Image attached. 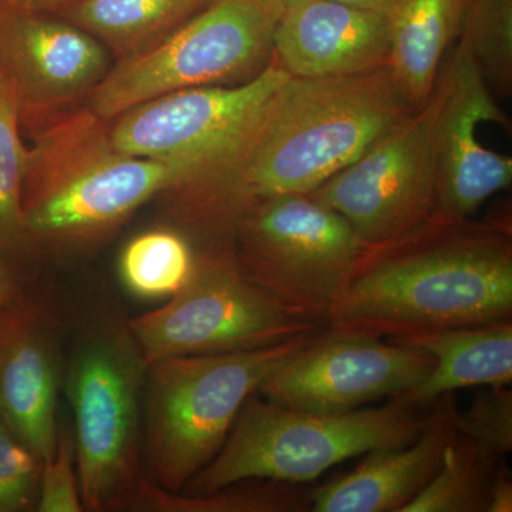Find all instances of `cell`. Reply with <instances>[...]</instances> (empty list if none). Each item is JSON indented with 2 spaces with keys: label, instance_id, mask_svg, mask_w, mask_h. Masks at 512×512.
<instances>
[{
  "label": "cell",
  "instance_id": "1",
  "mask_svg": "<svg viewBox=\"0 0 512 512\" xmlns=\"http://www.w3.org/2000/svg\"><path fill=\"white\" fill-rule=\"evenodd\" d=\"M413 113L387 66L349 76H289L237 153L175 194V215L204 244L229 242L255 202L309 194Z\"/></svg>",
  "mask_w": 512,
  "mask_h": 512
},
{
  "label": "cell",
  "instance_id": "2",
  "mask_svg": "<svg viewBox=\"0 0 512 512\" xmlns=\"http://www.w3.org/2000/svg\"><path fill=\"white\" fill-rule=\"evenodd\" d=\"M511 319L510 220L434 214L365 249L326 329L394 339Z\"/></svg>",
  "mask_w": 512,
  "mask_h": 512
},
{
  "label": "cell",
  "instance_id": "3",
  "mask_svg": "<svg viewBox=\"0 0 512 512\" xmlns=\"http://www.w3.org/2000/svg\"><path fill=\"white\" fill-rule=\"evenodd\" d=\"M433 406L394 396L384 406L323 414L286 409L252 394L217 456L180 493L211 494L248 480L311 483L349 458L410 443L429 424Z\"/></svg>",
  "mask_w": 512,
  "mask_h": 512
},
{
  "label": "cell",
  "instance_id": "4",
  "mask_svg": "<svg viewBox=\"0 0 512 512\" xmlns=\"http://www.w3.org/2000/svg\"><path fill=\"white\" fill-rule=\"evenodd\" d=\"M323 329L264 348L150 363L146 454L151 483L180 493L217 456L249 397Z\"/></svg>",
  "mask_w": 512,
  "mask_h": 512
},
{
  "label": "cell",
  "instance_id": "5",
  "mask_svg": "<svg viewBox=\"0 0 512 512\" xmlns=\"http://www.w3.org/2000/svg\"><path fill=\"white\" fill-rule=\"evenodd\" d=\"M92 111L45 131L23 184L26 231L52 241L92 237L161 191H175V165L114 150Z\"/></svg>",
  "mask_w": 512,
  "mask_h": 512
},
{
  "label": "cell",
  "instance_id": "6",
  "mask_svg": "<svg viewBox=\"0 0 512 512\" xmlns=\"http://www.w3.org/2000/svg\"><path fill=\"white\" fill-rule=\"evenodd\" d=\"M284 6V0H212L156 45L121 59L90 94L89 110L116 120L164 94L255 79L272 62Z\"/></svg>",
  "mask_w": 512,
  "mask_h": 512
},
{
  "label": "cell",
  "instance_id": "7",
  "mask_svg": "<svg viewBox=\"0 0 512 512\" xmlns=\"http://www.w3.org/2000/svg\"><path fill=\"white\" fill-rule=\"evenodd\" d=\"M242 274L285 311L326 328L367 248L338 212L309 194L255 202L232 229Z\"/></svg>",
  "mask_w": 512,
  "mask_h": 512
},
{
  "label": "cell",
  "instance_id": "8",
  "mask_svg": "<svg viewBox=\"0 0 512 512\" xmlns=\"http://www.w3.org/2000/svg\"><path fill=\"white\" fill-rule=\"evenodd\" d=\"M325 326L305 322L242 274L231 244L202 245L183 288L128 325L146 366L167 357L276 345Z\"/></svg>",
  "mask_w": 512,
  "mask_h": 512
},
{
  "label": "cell",
  "instance_id": "9",
  "mask_svg": "<svg viewBox=\"0 0 512 512\" xmlns=\"http://www.w3.org/2000/svg\"><path fill=\"white\" fill-rule=\"evenodd\" d=\"M146 363L130 330L84 339L67 373L77 477L86 511L130 507L138 476V400Z\"/></svg>",
  "mask_w": 512,
  "mask_h": 512
},
{
  "label": "cell",
  "instance_id": "10",
  "mask_svg": "<svg viewBox=\"0 0 512 512\" xmlns=\"http://www.w3.org/2000/svg\"><path fill=\"white\" fill-rule=\"evenodd\" d=\"M289 76L271 62L247 83L194 87L148 100L117 117L111 146L126 156L175 165L184 183L174 194L188 190L237 153Z\"/></svg>",
  "mask_w": 512,
  "mask_h": 512
},
{
  "label": "cell",
  "instance_id": "11",
  "mask_svg": "<svg viewBox=\"0 0 512 512\" xmlns=\"http://www.w3.org/2000/svg\"><path fill=\"white\" fill-rule=\"evenodd\" d=\"M437 97L309 195L338 212L366 247L402 237L436 214Z\"/></svg>",
  "mask_w": 512,
  "mask_h": 512
},
{
  "label": "cell",
  "instance_id": "12",
  "mask_svg": "<svg viewBox=\"0 0 512 512\" xmlns=\"http://www.w3.org/2000/svg\"><path fill=\"white\" fill-rule=\"evenodd\" d=\"M434 365V357L424 350L325 328L256 393L299 412H353L363 404L409 392Z\"/></svg>",
  "mask_w": 512,
  "mask_h": 512
},
{
  "label": "cell",
  "instance_id": "13",
  "mask_svg": "<svg viewBox=\"0 0 512 512\" xmlns=\"http://www.w3.org/2000/svg\"><path fill=\"white\" fill-rule=\"evenodd\" d=\"M433 90L436 214L470 218L491 195L512 183L511 157L487 150L476 136L478 124L485 121L507 127V116L461 39L441 64Z\"/></svg>",
  "mask_w": 512,
  "mask_h": 512
},
{
  "label": "cell",
  "instance_id": "14",
  "mask_svg": "<svg viewBox=\"0 0 512 512\" xmlns=\"http://www.w3.org/2000/svg\"><path fill=\"white\" fill-rule=\"evenodd\" d=\"M0 63L18 94L20 123L42 128L92 94L109 72L99 40L72 23L0 2Z\"/></svg>",
  "mask_w": 512,
  "mask_h": 512
},
{
  "label": "cell",
  "instance_id": "15",
  "mask_svg": "<svg viewBox=\"0 0 512 512\" xmlns=\"http://www.w3.org/2000/svg\"><path fill=\"white\" fill-rule=\"evenodd\" d=\"M387 18L338 0H285L272 62L293 77H335L389 64Z\"/></svg>",
  "mask_w": 512,
  "mask_h": 512
},
{
  "label": "cell",
  "instance_id": "16",
  "mask_svg": "<svg viewBox=\"0 0 512 512\" xmlns=\"http://www.w3.org/2000/svg\"><path fill=\"white\" fill-rule=\"evenodd\" d=\"M456 392L434 402L433 416L404 446L367 453L345 476L312 488L313 512H402L439 471L444 451L456 436Z\"/></svg>",
  "mask_w": 512,
  "mask_h": 512
},
{
  "label": "cell",
  "instance_id": "17",
  "mask_svg": "<svg viewBox=\"0 0 512 512\" xmlns=\"http://www.w3.org/2000/svg\"><path fill=\"white\" fill-rule=\"evenodd\" d=\"M59 362L49 323L22 318L0 326V417L40 463L53 457Z\"/></svg>",
  "mask_w": 512,
  "mask_h": 512
},
{
  "label": "cell",
  "instance_id": "18",
  "mask_svg": "<svg viewBox=\"0 0 512 512\" xmlns=\"http://www.w3.org/2000/svg\"><path fill=\"white\" fill-rule=\"evenodd\" d=\"M392 342L424 350L436 362L423 382L399 394L406 402L431 406L443 394L458 389L511 384L512 320L404 336Z\"/></svg>",
  "mask_w": 512,
  "mask_h": 512
},
{
  "label": "cell",
  "instance_id": "19",
  "mask_svg": "<svg viewBox=\"0 0 512 512\" xmlns=\"http://www.w3.org/2000/svg\"><path fill=\"white\" fill-rule=\"evenodd\" d=\"M467 0H397L387 13L389 67L414 110L429 101L447 50L460 36Z\"/></svg>",
  "mask_w": 512,
  "mask_h": 512
},
{
  "label": "cell",
  "instance_id": "20",
  "mask_svg": "<svg viewBox=\"0 0 512 512\" xmlns=\"http://www.w3.org/2000/svg\"><path fill=\"white\" fill-rule=\"evenodd\" d=\"M212 0H76L63 15L126 59L156 45Z\"/></svg>",
  "mask_w": 512,
  "mask_h": 512
},
{
  "label": "cell",
  "instance_id": "21",
  "mask_svg": "<svg viewBox=\"0 0 512 512\" xmlns=\"http://www.w3.org/2000/svg\"><path fill=\"white\" fill-rule=\"evenodd\" d=\"M264 484L228 485L215 493H168L141 478L130 507L153 512H302L311 511L312 488L265 480Z\"/></svg>",
  "mask_w": 512,
  "mask_h": 512
},
{
  "label": "cell",
  "instance_id": "22",
  "mask_svg": "<svg viewBox=\"0 0 512 512\" xmlns=\"http://www.w3.org/2000/svg\"><path fill=\"white\" fill-rule=\"evenodd\" d=\"M498 464L481 456L456 433L444 451L439 471L402 512H487Z\"/></svg>",
  "mask_w": 512,
  "mask_h": 512
},
{
  "label": "cell",
  "instance_id": "23",
  "mask_svg": "<svg viewBox=\"0 0 512 512\" xmlns=\"http://www.w3.org/2000/svg\"><path fill=\"white\" fill-rule=\"evenodd\" d=\"M194 249L178 232L157 229L128 242L120 274L128 291L140 298H171L190 278Z\"/></svg>",
  "mask_w": 512,
  "mask_h": 512
},
{
  "label": "cell",
  "instance_id": "24",
  "mask_svg": "<svg viewBox=\"0 0 512 512\" xmlns=\"http://www.w3.org/2000/svg\"><path fill=\"white\" fill-rule=\"evenodd\" d=\"M461 40L466 43L491 94L512 92V0H467Z\"/></svg>",
  "mask_w": 512,
  "mask_h": 512
},
{
  "label": "cell",
  "instance_id": "25",
  "mask_svg": "<svg viewBox=\"0 0 512 512\" xmlns=\"http://www.w3.org/2000/svg\"><path fill=\"white\" fill-rule=\"evenodd\" d=\"M20 124L15 83L0 63V244H10L28 232L22 201L28 153Z\"/></svg>",
  "mask_w": 512,
  "mask_h": 512
},
{
  "label": "cell",
  "instance_id": "26",
  "mask_svg": "<svg viewBox=\"0 0 512 512\" xmlns=\"http://www.w3.org/2000/svg\"><path fill=\"white\" fill-rule=\"evenodd\" d=\"M458 436L493 463L512 451V392L510 386H484L470 406L454 417Z\"/></svg>",
  "mask_w": 512,
  "mask_h": 512
},
{
  "label": "cell",
  "instance_id": "27",
  "mask_svg": "<svg viewBox=\"0 0 512 512\" xmlns=\"http://www.w3.org/2000/svg\"><path fill=\"white\" fill-rule=\"evenodd\" d=\"M39 464L0 417V512L29 510L39 484Z\"/></svg>",
  "mask_w": 512,
  "mask_h": 512
},
{
  "label": "cell",
  "instance_id": "28",
  "mask_svg": "<svg viewBox=\"0 0 512 512\" xmlns=\"http://www.w3.org/2000/svg\"><path fill=\"white\" fill-rule=\"evenodd\" d=\"M74 443L69 433L59 434L52 458L42 463L39 477V512H82L79 477L74 470Z\"/></svg>",
  "mask_w": 512,
  "mask_h": 512
},
{
  "label": "cell",
  "instance_id": "29",
  "mask_svg": "<svg viewBox=\"0 0 512 512\" xmlns=\"http://www.w3.org/2000/svg\"><path fill=\"white\" fill-rule=\"evenodd\" d=\"M512 511V477L507 458L500 461L491 481L487 512Z\"/></svg>",
  "mask_w": 512,
  "mask_h": 512
},
{
  "label": "cell",
  "instance_id": "30",
  "mask_svg": "<svg viewBox=\"0 0 512 512\" xmlns=\"http://www.w3.org/2000/svg\"><path fill=\"white\" fill-rule=\"evenodd\" d=\"M73 2L76 0H2L3 5L10 9L30 13L57 12Z\"/></svg>",
  "mask_w": 512,
  "mask_h": 512
},
{
  "label": "cell",
  "instance_id": "31",
  "mask_svg": "<svg viewBox=\"0 0 512 512\" xmlns=\"http://www.w3.org/2000/svg\"><path fill=\"white\" fill-rule=\"evenodd\" d=\"M338 2L348 3V5L356 6L373 12L382 13L386 16L390 9L396 5L397 0H338Z\"/></svg>",
  "mask_w": 512,
  "mask_h": 512
},
{
  "label": "cell",
  "instance_id": "32",
  "mask_svg": "<svg viewBox=\"0 0 512 512\" xmlns=\"http://www.w3.org/2000/svg\"><path fill=\"white\" fill-rule=\"evenodd\" d=\"M13 296V285L10 281L8 271L0 264V308L8 305Z\"/></svg>",
  "mask_w": 512,
  "mask_h": 512
},
{
  "label": "cell",
  "instance_id": "33",
  "mask_svg": "<svg viewBox=\"0 0 512 512\" xmlns=\"http://www.w3.org/2000/svg\"><path fill=\"white\" fill-rule=\"evenodd\" d=\"M0 326H2V323H0Z\"/></svg>",
  "mask_w": 512,
  "mask_h": 512
},
{
  "label": "cell",
  "instance_id": "34",
  "mask_svg": "<svg viewBox=\"0 0 512 512\" xmlns=\"http://www.w3.org/2000/svg\"><path fill=\"white\" fill-rule=\"evenodd\" d=\"M0 2H2V0H0Z\"/></svg>",
  "mask_w": 512,
  "mask_h": 512
},
{
  "label": "cell",
  "instance_id": "35",
  "mask_svg": "<svg viewBox=\"0 0 512 512\" xmlns=\"http://www.w3.org/2000/svg\"><path fill=\"white\" fill-rule=\"evenodd\" d=\"M284 2H285V0H284Z\"/></svg>",
  "mask_w": 512,
  "mask_h": 512
}]
</instances>
